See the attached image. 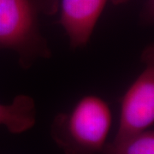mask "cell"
Masks as SVG:
<instances>
[{
	"label": "cell",
	"mask_w": 154,
	"mask_h": 154,
	"mask_svg": "<svg viewBox=\"0 0 154 154\" xmlns=\"http://www.w3.org/2000/svg\"><path fill=\"white\" fill-rule=\"evenodd\" d=\"M112 124L110 107L105 99L88 95L68 113L53 120L51 134L64 154H99Z\"/></svg>",
	"instance_id": "cell-1"
},
{
	"label": "cell",
	"mask_w": 154,
	"mask_h": 154,
	"mask_svg": "<svg viewBox=\"0 0 154 154\" xmlns=\"http://www.w3.org/2000/svg\"><path fill=\"white\" fill-rule=\"evenodd\" d=\"M0 47L16 51L27 65L33 57L48 55L34 0H0Z\"/></svg>",
	"instance_id": "cell-2"
},
{
	"label": "cell",
	"mask_w": 154,
	"mask_h": 154,
	"mask_svg": "<svg viewBox=\"0 0 154 154\" xmlns=\"http://www.w3.org/2000/svg\"><path fill=\"white\" fill-rule=\"evenodd\" d=\"M153 51L147 50L146 65L127 90L121 101L118 128L113 140L149 129L154 122Z\"/></svg>",
	"instance_id": "cell-3"
},
{
	"label": "cell",
	"mask_w": 154,
	"mask_h": 154,
	"mask_svg": "<svg viewBox=\"0 0 154 154\" xmlns=\"http://www.w3.org/2000/svg\"><path fill=\"white\" fill-rule=\"evenodd\" d=\"M108 0H61L60 23L73 47L88 44Z\"/></svg>",
	"instance_id": "cell-4"
},
{
	"label": "cell",
	"mask_w": 154,
	"mask_h": 154,
	"mask_svg": "<svg viewBox=\"0 0 154 154\" xmlns=\"http://www.w3.org/2000/svg\"><path fill=\"white\" fill-rule=\"evenodd\" d=\"M36 122V107L33 98L19 95L10 105L0 104V125L11 134H22Z\"/></svg>",
	"instance_id": "cell-5"
},
{
	"label": "cell",
	"mask_w": 154,
	"mask_h": 154,
	"mask_svg": "<svg viewBox=\"0 0 154 154\" xmlns=\"http://www.w3.org/2000/svg\"><path fill=\"white\" fill-rule=\"evenodd\" d=\"M99 154H154V132L138 133L120 140L106 142Z\"/></svg>",
	"instance_id": "cell-6"
}]
</instances>
